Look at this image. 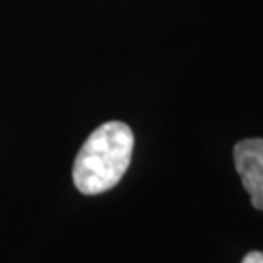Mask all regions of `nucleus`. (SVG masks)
<instances>
[{
	"label": "nucleus",
	"instance_id": "obj_3",
	"mask_svg": "<svg viewBox=\"0 0 263 263\" xmlns=\"http://www.w3.org/2000/svg\"><path fill=\"white\" fill-rule=\"evenodd\" d=\"M242 263H263V252H250V254H246Z\"/></svg>",
	"mask_w": 263,
	"mask_h": 263
},
{
	"label": "nucleus",
	"instance_id": "obj_2",
	"mask_svg": "<svg viewBox=\"0 0 263 263\" xmlns=\"http://www.w3.org/2000/svg\"><path fill=\"white\" fill-rule=\"evenodd\" d=\"M234 166L252 205L263 211V139H246L234 146Z\"/></svg>",
	"mask_w": 263,
	"mask_h": 263
},
{
	"label": "nucleus",
	"instance_id": "obj_1",
	"mask_svg": "<svg viewBox=\"0 0 263 263\" xmlns=\"http://www.w3.org/2000/svg\"><path fill=\"white\" fill-rule=\"evenodd\" d=\"M135 137L129 125L121 121L104 123L78 151L72 179L80 193L100 195L113 189L131 164Z\"/></svg>",
	"mask_w": 263,
	"mask_h": 263
}]
</instances>
